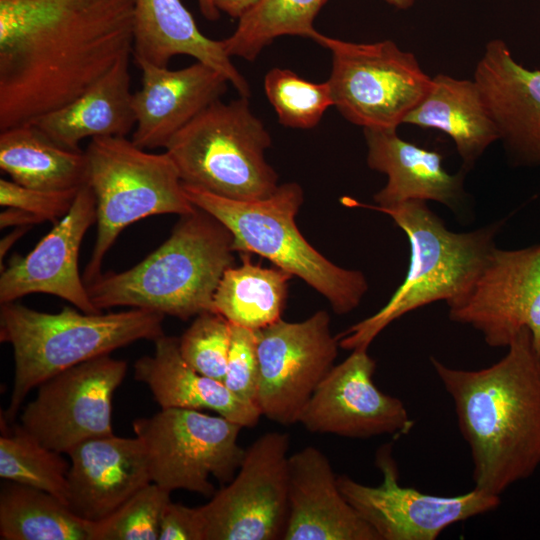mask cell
Listing matches in <instances>:
<instances>
[{
	"label": "cell",
	"instance_id": "obj_1",
	"mask_svg": "<svg viewBox=\"0 0 540 540\" xmlns=\"http://www.w3.org/2000/svg\"><path fill=\"white\" fill-rule=\"evenodd\" d=\"M134 0H0V131L86 92L133 52Z\"/></svg>",
	"mask_w": 540,
	"mask_h": 540
},
{
	"label": "cell",
	"instance_id": "obj_2",
	"mask_svg": "<svg viewBox=\"0 0 540 540\" xmlns=\"http://www.w3.org/2000/svg\"><path fill=\"white\" fill-rule=\"evenodd\" d=\"M507 349L479 370L430 358L470 449L475 488L499 497L540 466V351L528 329Z\"/></svg>",
	"mask_w": 540,
	"mask_h": 540
},
{
	"label": "cell",
	"instance_id": "obj_3",
	"mask_svg": "<svg viewBox=\"0 0 540 540\" xmlns=\"http://www.w3.org/2000/svg\"><path fill=\"white\" fill-rule=\"evenodd\" d=\"M230 231L206 211L182 215L170 236L130 269L102 273L87 286L93 304L143 308L187 320L214 312V294L235 252Z\"/></svg>",
	"mask_w": 540,
	"mask_h": 540
},
{
	"label": "cell",
	"instance_id": "obj_4",
	"mask_svg": "<svg viewBox=\"0 0 540 540\" xmlns=\"http://www.w3.org/2000/svg\"><path fill=\"white\" fill-rule=\"evenodd\" d=\"M342 202L382 212L406 234L410 260L403 282L375 314L337 336L339 347L368 348L390 323L423 306L444 301L454 306L467 296L495 246L502 222L468 232L449 230L426 201L411 200L389 207Z\"/></svg>",
	"mask_w": 540,
	"mask_h": 540
},
{
	"label": "cell",
	"instance_id": "obj_5",
	"mask_svg": "<svg viewBox=\"0 0 540 540\" xmlns=\"http://www.w3.org/2000/svg\"><path fill=\"white\" fill-rule=\"evenodd\" d=\"M164 314L132 308L103 314L64 307L40 312L14 302L0 307V341L13 350L14 380L4 419L13 422L28 393L52 376L98 356L164 334Z\"/></svg>",
	"mask_w": 540,
	"mask_h": 540
},
{
	"label": "cell",
	"instance_id": "obj_6",
	"mask_svg": "<svg viewBox=\"0 0 540 540\" xmlns=\"http://www.w3.org/2000/svg\"><path fill=\"white\" fill-rule=\"evenodd\" d=\"M189 200L221 222L233 237L235 252L258 254L304 280L323 295L337 314L354 310L368 290L361 271L337 266L299 231L295 217L303 203L298 183L279 185L268 197L240 201L183 184Z\"/></svg>",
	"mask_w": 540,
	"mask_h": 540
},
{
	"label": "cell",
	"instance_id": "obj_7",
	"mask_svg": "<svg viewBox=\"0 0 540 540\" xmlns=\"http://www.w3.org/2000/svg\"><path fill=\"white\" fill-rule=\"evenodd\" d=\"M271 137L250 110L247 97L211 103L165 147L182 183L225 198L252 201L278 185L265 151Z\"/></svg>",
	"mask_w": 540,
	"mask_h": 540
},
{
	"label": "cell",
	"instance_id": "obj_8",
	"mask_svg": "<svg viewBox=\"0 0 540 540\" xmlns=\"http://www.w3.org/2000/svg\"><path fill=\"white\" fill-rule=\"evenodd\" d=\"M87 183L96 197L97 237L83 274L86 285L102 273V263L130 224L161 214L192 213L179 171L167 152L150 153L126 137H97L85 150Z\"/></svg>",
	"mask_w": 540,
	"mask_h": 540
},
{
	"label": "cell",
	"instance_id": "obj_9",
	"mask_svg": "<svg viewBox=\"0 0 540 540\" xmlns=\"http://www.w3.org/2000/svg\"><path fill=\"white\" fill-rule=\"evenodd\" d=\"M312 39L332 55L334 106L363 129L397 130L430 88L415 55L391 40L354 43L318 31Z\"/></svg>",
	"mask_w": 540,
	"mask_h": 540
},
{
	"label": "cell",
	"instance_id": "obj_10",
	"mask_svg": "<svg viewBox=\"0 0 540 540\" xmlns=\"http://www.w3.org/2000/svg\"><path fill=\"white\" fill-rule=\"evenodd\" d=\"M132 428L145 446L152 482L171 492L213 496L209 477L229 483L246 450L238 444L241 425L200 410L161 409L135 419Z\"/></svg>",
	"mask_w": 540,
	"mask_h": 540
},
{
	"label": "cell",
	"instance_id": "obj_11",
	"mask_svg": "<svg viewBox=\"0 0 540 540\" xmlns=\"http://www.w3.org/2000/svg\"><path fill=\"white\" fill-rule=\"evenodd\" d=\"M289 435L267 432L246 450L237 475L200 506L206 540H276L289 509Z\"/></svg>",
	"mask_w": 540,
	"mask_h": 540
},
{
	"label": "cell",
	"instance_id": "obj_12",
	"mask_svg": "<svg viewBox=\"0 0 540 540\" xmlns=\"http://www.w3.org/2000/svg\"><path fill=\"white\" fill-rule=\"evenodd\" d=\"M126 372V361L107 354L52 376L23 409L21 427L65 454L81 442L113 434L112 398Z\"/></svg>",
	"mask_w": 540,
	"mask_h": 540
},
{
	"label": "cell",
	"instance_id": "obj_13",
	"mask_svg": "<svg viewBox=\"0 0 540 540\" xmlns=\"http://www.w3.org/2000/svg\"><path fill=\"white\" fill-rule=\"evenodd\" d=\"M259 383L257 408L262 416L289 426L334 366L338 338L330 316L315 312L301 322L282 319L256 330Z\"/></svg>",
	"mask_w": 540,
	"mask_h": 540
},
{
	"label": "cell",
	"instance_id": "obj_14",
	"mask_svg": "<svg viewBox=\"0 0 540 540\" xmlns=\"http://www.w3.org/2000/svg\"><path fill=\"white\" fill-rule=\"evenodd\" d=\"M382 483L368 486L337 477L342 495L380 540H434L452 524L495 510L500 497L474 487L453 496L432 495L399 484L392 445L377 451Z\"/></svg>",
	"mask_w": 540,
	"mask_h": 540
},
{
	"label": "cell",
	"instance_id": "obj_15",
	"mask_svg": "<svg viewBox=\"0 0 540 540\" xmlns=\"http://www.w3.org/2000/svg\"><path fill=\"white\" fill-rule=\"evenodd\" d=\"M449 318L479 331L491 347H508L528 329L540 351V243L495 247L467 296L449 307Z\"/></svg>",
	"mask_w": 540,
	"mask_h": 540
},
{
	"label": "cell",
	"instance_id": "obj_16",
	"mask_svg": "<svg viewBox=\"0 0 540 540\" xmlns=\"http://www.w3.org/2000/svg\"><path fill=\"white\" fill-rule=\"evenodd\" d=\"M368 348H356L334 365L304 406L301 423L311 433L350 438L399 437L413 427L403 402L377 388L375 360Z\"/></svg>",
	"mask_w": 540,
	"mask_h": 540
},
{
	"label": "cell",
	"instance_id": "obj_17",
	"mask_svg": "<svg viewBox=\"0 0 540 540\" xmlns=\"http://www.w3.org/2000/svg\"><path fill=\"white\" fill-rule=\"evenodd\" d=\"M96 221V197L86 183L80 187L70 211L33 250L26 256L15 254L1 271L0 304L45 293L70 302L84 313H101L91 301L78 268L81 242Z\"/></svg>",
	"mask_w": 540,
	"mask_h": 540
},
{
	"label": "cell",
	"instance_id": "obj_18",
	"mask_svg": "<svg viewBox=\"0 0 540 540\" xmlns=\"http://www.w3.org/2000/svg\"><path fill=\"white\" fill-rule=\"evenodd\" d=\"M67 454V505L89 522L106 518L152 482L146 449L137 436L92 438Z\"/></svg>",
	"mask_w": 540,
	"mask_h": 540
},
{
	"label": "cell",
	"instance_id": "obj_19",
	"mask_svg": "<svg viewBox=\"0 0 540 540\" xmlns=\"http://www.w3.org/2000/svg\"><path fill=\"white\" fill-rule=\"evenodd\" d=\"M474 80L511 159L540 166V70L523 66L503 40L493 39L485 45Z\"/></svg>",
	"mask_w": 540,
	"mask_h": 540
},
{
	"label": "cell",
	"instance_id": "obj_20",
	"mask_svg": "<svg viewBox=\"0 0 540 540\" xmlns=\"http://www.w3.org/2000/svg\"><path fill=\"white\" fill-rule=\"evenodd\" d=\"M136 64L142 71V86L133 94L132 141L145 150L165 148L177 132L220 99L229 83L199 61L177 70L144 61Z\"/></svg>",
	"mask_w": 540,
	"mask_h": 540
},
{
	"label": "cell",
	"instance_id": "obj_21",
	"mask_svg": "<svg viewBox=\"0 0 540 540\" xmlns=\"http://www.w3.org/2000/svg\"><path fill=\"white\" fill-rule=\"evenodd\" d=\"M289 509L284 540H380L342 495L318 448L289 456Z\"/></svg>",
	"mask_w": 540,
	"mask_h": 540
},
{
	"label": "cell",
	"instance_id": "obj_22",
	"mask_svg": "<svg viewBox=\"0 0 540 540\" xmlns=\"http://www.w3.org/2000/svg\"><path fill=\"white\" fill-rule=\"evenodd\" d=\"M396 131L364 129L367 164L387 176L386 185L374 195L375 206L431 200L457 210L466 196L464 172L449 173L438 151L408 142Z\"/></svg>",
	"mask_w": 540,
	"mask_h": 540
},
{
	"label": "cell",
	"instance_id": "obj_23",
	"mask_svg": "<svg viewBox=\"0 0 540 540\" xmlns=\"http://www.w3.org/2000/svg\"><path fill=\"white\" fill-rule=\"evenodd\" d=\"M135 62L167 67L172 57L188 55L221 73L242 97L250 95L247 80L226 53L221 40L199 30L181 0H134Z\"/></svg>",
	"mask_w": 540,
	"mask_h": 540
},
{
	"label": "cell",
	"instance_id": "obj_24",
	"mask_svg": "<svg viewBox=\"0 0 540 540\" xmlns=\"http://www.w3.org/2000/svg\"><path fill=\"white\" fill-rule=\"evenodd\" d=\"M154 352L134 364V377L151 391L161 409L182 408L216 412L242 427H254L261 415L256 406L235 396L223 382L205 376L182 357L179 338L159 336Z\"/></svg>",
	"mask_w": 540,
	"mask_h": 540
},
{
	"label": "cell",
	"instance_id": "obj_25",
	"mask_svg": "<svg viewBox=\"0 0 540 540\" xmlns=\"http://www.w3.org/2000/svg\"><path fill=\"white\" fill-rule=\"evenodd\" d=\"M129 59L121 58L86 92L32 123L58 145L76 151L85 138L126 137L136 125Z\"/></svg>",
	"mask_w": 540,
	"mask_h": 540
},
{
	"label": "cell",
	"instance_id": "obj_26",
	"mask_svg": "<svg viewBox=\"0 0 540 540\" xmlns=\"http://www.w3.org/2000/svg\"><path fill=\"white\" fill-rule=\"evenodd\" d=\"M404 124L436 129L455 144L463 166L471 168L500 139L496 123L475 80L445 74L432 77L428 92Z\"/></svg>",
	"mask_w": 540,
	"mask_h": 540
},
{
	"label": "cell",
	"instance_id": "obj_27",
	"mask_svg": "<svg viewBox=\"0 0 540 540\" xmlns=\"http://www.w3.org/2000/svg\"><path fill=\"white\" fill-rule=\"evenodd\" d=\"M0 168L30 188L67 190L87 183L85 151L66 149L34 123L0 131Z\"/></svg>",
	"mask_w": 540,
	"mask_h": 540
},
{
	"label": "cell",
	"instance_id": "obj_28",
	"mask_svg": "<svg viewBox=\"0 0 540 540\" xmlns=\"http://www.w3.org/2000/svg\"><path fill=\"white\" fill-rule=\"evenodd\" d=\"M227 268L214 294V312L231 324L259 330L281 319L292 275L275 267L254 264L249 253Z\"/></svg>",
	"mask_w": 540,
	"mask_h": 540
},
{
	"label": "cell",
	"instance_id": "obj_29",
	"mask_svg": "<svg viewBox=\"0 0 540 540\" xmlns=\"http://www.w3.org/2000/svg\"><path fill=\"white\" fill-rule=\"evenodd\" d=\"M91 524L45 491L15 482L2 486L1 540H91Z\"/></svg>",
	"mask_w": 540,
	"mask_h": 540
},
{
	"label": "cell",
	"instance_id": "obj_30",
	"mask_svg": "<svg viewBox=\"0 0 540 540\" xmlns=\"http://www.w3.org/2000/svg\"><path fill=\"white\" fill-rule=\"evenodd\" d=\"M327 0H261L239 19L229 37L221 40L226 53L254 61L276 38L284 35L313 38V22Z\"/></svg>",
	"mask_w": 540,
	"mask_h": 540
},
{
	"label": "cell",
	"instance_id": "obj_31",
	"mask_svg": "<svg viewBox=\"0 0 540 540\" xmlns=\"http://www.w3.org/2000/svg\"><path fill=\"white\" fill-rule=\"evenodd\" d=\"M0 437V477L45 491L67 505L70 464L26 432L21 425L11 431L6 425ZM68 506V505H67Z\"/></svg>",
	"mask_w": 540,
	"mask_h": 540
},
{
	"label": "cell",
	"instance_id": "obj_32",
	"mask_svg": "<svg viewBox=\"0 0 540 540\" xmlns=\"http://www.w3.org/2000/svg\"><path fill=\"white\" fill-rule=\"evenodd\" d=\"M264 89L279 123L286 127L312 128L334 106L328 81L314 83L289 69H271L265 76Z\"/></svg>",
	"mask_w": 540,
	"mask_h": 540
},
{
	"label": "cell",
	"instance_id": "obj_33",
	"mask_svg": "<svg viewBox=\"0 0 540 540\" xmlns=\"http://www.w3.org/2000/svg\"><path fill=\"white\" fill-rule=\"evenodd\" d=\"M171 491L151 482L106 518L92 522L91 540H158Z\"/></svg>",
	"mask_w": 540,
	"mask_h": 540
},
{
	"label": "cell",
	"instance_id": "obj_34",
	"mask_svg": "<svg viewBox=\"0 0 540 540\" xmlns=\"http://www.w3.org/2000/svg\"><path fill=\"white\" fill-rule=\"evenodd\" d=\"M231 343V323L216 312L196 316L179 338L184 360L199 373L224 382Z\"/></svg>",
	"mask_w": 540,
	"mask_h": 540
},
{
	"label": "cell",
	"instance_id": "obj_35",
	"mask_svg": "<svg viewBox=\"0 0 540 540\" xmlns=\"http://www.w3.org/2000/svg\"><path fill=\"white\" fill-rule=\"evenodd\" d=\"M223 383L235 396L257 407L259 362L256 330L231 324V343Z\"/></svg>",
	"mask_w": 540,
	"mask_h": 540
},
{
	"label": "cell",
	"instance_id": "obj_36",
	"mask_svg": "<svg viewBox=\"0 0 540 540\" xmlns=\"http://www.w3.org/2000/svg\"><path fill=\"white\" fill-rule=\"evenodd\" d=\"M80 188L44 190L20 185L14 181L0 180V204L30 212L43 222L56 223L73 206Z\"/></svg>",
	"mask_w": 540,
	"mask_h": 540
},
{
	"label": "cell",
	"instance_id": "obj_37",
	"mask_svg": "<svg viewBox=\"0 0 540 540\" xmlns=\"http://www.w3.org/2000/svg\"><path fill=\"white\" fill-rule=\"evenodd\" d=\"M158 540H206V522L200 507L170 501L161 517Z\"/></svg>",
	"mask_w": 540,
	"mask_h": 540
},
{
	"label": "cell",
	"instance_id": "obj_38",
	"mask_svg": "<svg viewBox=\"0 0 540 540\" xmlns=\"http://www.w3.org/2000/svg\"><path fill=\"white\" fill-rule=\"evenodd\" d=\"M39 223H43L39 217L17 208L8 207L0 215V227L2 229L9 226H32Z\"/></svg>",
	"mask_w": 540,
	"mask_h": 540
},
{
	"label": "cell",
	"instance_id": "obj_39",
	"mask_svg": "<svg viewBox=\"0 0 540 540\" xmlns=\"http://www.w3.org/2000/svg\"><path fill=\"white\" fill-rule=\"evenodd\" d=\"M213 2L219 11L239 20L253 10L261 0H213Z\"/></svg>",
	"mask_w": 540,
	"mask_h": 540
},
{
	"label": "cell",
	"instance_id": "obj_40",
	"mask_svg": "<svg viewBox=\"0 0 540 540\" xmlns=\"http://www.w3.org/2000/svg\"><path fill=\"white\" fill-rule=\"evenodd\" d=\"M31 226H17L15 230L10 232L7 236H5L0 243V259L2 262L3 256L6 255L10 247L19 239L21 238L29 229Z\"/></svg>",
	"mask_w": 540,
	"mask_h": 540
},
{
	"label": "cell",
	"instance_id": "obj_41",
	"mask_svg": "<svg viewBox=\"0 0 540 540\" xmlns=\"http://www.w3.org/2000/svg\"><path fill=\"white\" fill-rule=\"evenodd\" d=\"M201 14L209 21L219 19L220 11L214 5L213 0H197Z\"/></svg>",
	"mask_w": 540,
	"mask_h": 540
},
{
	"label": "cell",
	"instance_id": "obj_42",
	"mask_svg": "<svg viewBox=\"0 0 540 540\" xmlns=\"http://www.w3.org/2000/svg\"><path fill=\"white\" fill-rule=\"evenodd\" d=\"M383 1H385L389 5L394 6L397 9L405 10L413 6L416 0H383Z\"/></svg>",
	"mask_w": 540,
	"mask_h": 540
}]
</instances>
